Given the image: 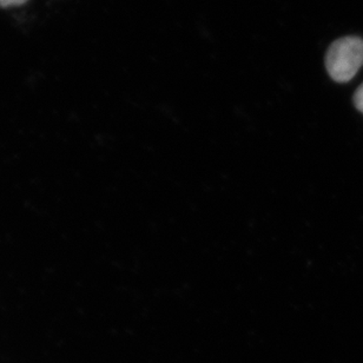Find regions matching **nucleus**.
I'll list each match as a JSON object with an SVG mask.
<instances>
[{
    "label": "nucleus",
    "instance_id": "nucleus-1",
    "mask_svg": "<svg viewBox=\"0 0 363 363\" xmlns=\"http://www.w3.org/2000/svg\"><path fill=\"white\" fill-rule=\"evenodd\" d=\"M363 65V39L355 35L337 39L329 46L325 69L333 81L348 83Z\"/></svg>",
    "mask_w": 363,
    "mask_h": 363
},
{
    "label": "nucleus",
    "instance_id": "nucleus-2",
    "mask_svg": "<svg viewBox=\"0 0 363 363\" xmlns=\"http://www.w3.org/2000/svg\"><path fill=\"white\" fill-rule=\"evenodd\" d=\"M353 101L355 108L363 113V84L360 85L357 92L354 94Z\"/></svg>",
    "mask_w": 363,
    "mask_h": 363
},
{
    "label": "nucleus",
    "instance_id": "nucleus-3",
    "mask_svg": "<svg viewBox=\"0 0 363 363\" xmlns=\"http://www.w3.org/2000/svg\"><path fill=\"white\" fill-rule=\"evenodd\" d=\"M26 1H28V0H0V6H19V5L26 3Z\"/></svg>",
    "mask_w": 363,
    "mask_h": 363
}]
</instances>
